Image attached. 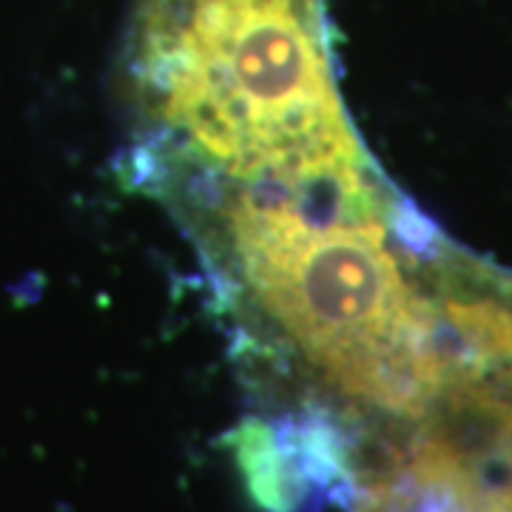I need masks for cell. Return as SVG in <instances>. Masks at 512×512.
<instances>
[{"label":"cell","mask_w":512,"mask_h":512,"mask_svg":"<svg viewBox=\"0 0 512 512\" xmlns=\"http://www.w3.org/2000/svg\"><path fill=\"white\" fill-rule=\"evenodd\" d=\"M239 319L333 396L393 419L444 390L436 296L404 274L402 211L370 163L299 185L174 197Z\"/></svg>","instance_id":"cell-1"},{"label":"cell","mask_w":512,"mask_h":512,"mask_svg":"<svg viewBox=\"0 0 512 512\" xmlns=\"http://www.w3.org/2000/svg\"><path fill=\"white\" fill-rule=\"evenodd\" d=\"M123 74L137 171L171 200L373 163L342 106L325 0H134Z\"/></svg>","instance_id":"cell-2"},{"label":"cell","mask_w":512,"mask_h":512,"mask_svg":"<svg viewBox=\"0 0 512 512\" xmlns=\"http://www.w3.org/2000/svg\"><path fill=\"white\" fill-rule=\"evenodd\" d=\"M498 487L476 458L421 427L402 456L356 490L353 512H495Z\"/></svg>","instance_id":"cell-3"},{"label":"cell","mask_w":512,"mask_h":512,"mask_svg":"<svg viewBox=\"0 0 512 512\" xmlns=\"http://www.w3.org/2000/svg\"><path fill=\"white\" fill-rule=\"evenodd\" d=\"M231 450L248 493L262 510L293 512L302 504L305 487L293 470L276 427L259 419L242 421L231 436Z\"/></svg>","instance_id":"cell-4"}]
</instances>
